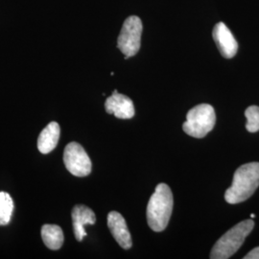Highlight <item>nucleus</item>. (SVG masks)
<instances>
[{
    "label": "nucleus",
    "instance_id": "f257e3e1",
    "mask_svg": "<svg viewBox=\"0 0 259 259\" xmlns=\"http://www.w3.org/2000/svg\"><path fill=\"white\" fill-rule=\"evenodd\" d=\"M259 186V162L239 167L233 176L232 185L225 193L229 204H239L248 200Z\"/></svg>",
    "mask_w": 259,
    "mask_h": 259
},
{
    "label": "nucleus",
    "instance_id": "f03ea898",
    "mask_svg": "<svg viewBox=\"0 0 259 259\" xmlns=\"http://www.w3.org/2000/svg\"><path fill=\"white\" fill-rule=\"evenodd\" d=\"M173 194L165 184L157 185L151 196L147 205V222L154 232H162L166 229L173 210Z\"/></svg>",
    "mask_w": 259,
    "mask_h": 259
},
{
    "label": "nucleus",
    "instance_id": "7ed1b4c3",
    "mask_svg": "<svg viewBox=\"0 0 259 259\" xmlns=\"http://www.w3.org/2000/svg\"><path fill=\"white\" fill-rule=\"evenodd\" d=\"M253 227L254 222L252 220H245L235 225L216 242L210 252V258L227 259L232 257L240 249Z\"/></svg>",
    "mask_w": 259,
    "mask_h": 259
},
{
    "label": "nucleus",
    "instance_id": "20e7f679",
    "mask_svg": "<svg viewBox=\"0 0 259 259\" xmlns=\"http://www.w3.org/2000/svg\"><path fill=\"white\" fill-rule=\"evenodd\" d=\"M215 122L216 115L212 106L201 104L187 112L183 129L190 137L203 139L212 131Z\"/></svg>",
    "mask_w": 259,
    "mask_h": 259
},
{
    "label": "nucleus",
    "instance_id": "39448f33",
    "mask_svg": "<svg viewBox=\"0 0 259 259\" xmlns=\"http://www.w3.org/2000/svg\"><path fill=\"white\" fill-rule=\"evenodd\" d=\"M142 30V21L137 16H131L124 21L117 39V47L125 55L126 60L138 54Z\"/></svg>",
    "mask_w": 259,
    "mask_h": 259
},
{
    "label": "nucleus",
    "instance_id": "423d86ee",
    "mask_svg": "<svg viewBox=\"0 0 259 259\" xmlns=\"http://www.w3.org/2000/svg\"><path fill=\"white\" fill-rule=\"evenodd\" d=\"M64 162L66 169L76 177H85L92 172V160L87 152L77 142H70L64 151Z\"/></svg>",
    "mask_w": 259,
    "mask_h": 259
},
{
    "label": "nucleus",
    "instance_id": "0eeeda50",
    "mask_svg": "<svg viewBox=\"0 0 259 259\" xmlns=\"http://www.w3.org/2000/svg\"><path fill=\"white\" fill-rule=\"evenodd\" d=\"M212 37L221 55L226 59H232L238 51V44L232 31L224 22L217 23L212 31Z\"/></svg>",
    "mask_w": 259,
    "mask_h": 259
},
{
    "label": "nucleus",
    "instance_id": "6e6552de",
    "mask_svg": "<svg viewBox=\"0 0 259 259\" xmlns=\"http://www.w3.org/2000/svg\"><path fill=\"white\" fill-rule=\"evenodd\" d=\"M105 109L109 114L120 119H131L135 115L134 103L128 96L118 93L115 90L105 103Z\"/></svg>",
    "mask_w": 259,
    "mask_h": 259
},
{
    "label": "nucleus",
    "instance_id": "1a4fd4ad",
    "mask_svg": "<svg viewBox=\"0 0 259 259\" xmlns=\"http://www.w3.org/2000/svg\"><path fill=\"white\" fill-rule=\"evenodd\" d=\"M108 227L113 238L120 245L121 248L129 250L133 245L132 237L124 217L120 213L111 211L108 215Z\"/></svg>",
    "mask_w": 259,
    "mask_h": 259
},
{
    "label": "nucleus",
    "instance_id": "9d476101",
    "mask_svg": "<svg viewBox=\"0 0 259 259\" xmlns=\"http://www.w3.org/2000/svg\"><path fill=\"white\" fill-rule=\"evenodd\" d=\"M71 216H72V222H73L75 238L78 241H82L83 237L87 236L84 226L95 224L96 216L90 207L83 204L75 205L72 209Z\"/></svg>",
    "mask_w": 259,
    "mask_h": 259
},
{
    "label": "nucleus",
    "instance_id": "9b49d317",
    "mask_svg": "<svg viewBox=\"0 0 259 259\" xmlns=\"http://www.w3.org/2000/svg\"><path fill=\"white\" fill-rule=\"evenodd\" d=\"M61 136L60 125L57 122H51L41 131L37 139V149L41 154H49L58 145Z\"/></svg>",
    "mask_w": 259,
    "mask_h": 259
},
{
    "label": "nucleus",
    "instance_id": "f8f14e48",
    "mask_svg": "<svg viewBox=\"0 0 259 259\" xmlns=\"http://www.w3.org/2000/svg\"><path fill=\"white\" fill-rule=\"evenodd\" d=\"M41 238L48 249L57 250L64 244V232L57 225H44L41 228Z\"/></svg>",
    "mask_w": 259,
    "mask_h": 259
},
{
    "label": "nucleus",
    "instance_id": "ddd939ff",
    "mask_svg": "<svg viewBox=\"0 0 259 259\" xmlns=\"http://www.w3.org/2000/svg\"><path fill=\"white\" fill-rule=\"evenodd\" d=\"M14 211V201L9 193L0 192V226L9 224Z\"/></svg>",
    "mask_w": 259,
    "mask_h": 259
},
{
    "label": "nucleus",
    "instance_id": "4468645a",
    "mask_svg": "<svg viewBox=\"0 0 259 259\" xmlns=\"http://www.w3.org/2000/svg\"><path fill=\"white\" fill-rule=\"evenodd\" d=\"M245 115L247 118L246 129L250 133H256L259 131V107L250 106L246 111Z\"/></svg>",
    "mask_w": 259,
    "mask_h": 259
},
{
    "label": "nucleus",
    "instance_id": "2eb2a0df",
    "mask_svg": "<svg viewBox=\"0 0 259 259\" xmlns=\"http://www.w3.org/2000/svg\"><path fill=\"white\" fill-rule=\"evenodd\" d=\"M244 259H259V247L250 250L246 256H244Z\"/></svg>",
    "mask_w": 259,
    "mask_h": 259
},
{
    "label": "nucleus",
    "instance_id": "dca6fc26",
    "mask_svg": "<svg viewBox=\"0 0 259 259\" xmlns=\"http://www.w3.org/2000/svg\"><path fill=\"white\" fill-rule=\"evenodd\" d=\"M250 217H251V218H254L255 215H254V214H250Z\"/></svg>",
    "mask_w": 259,
    "mask_h": 259
}]
</instances>
